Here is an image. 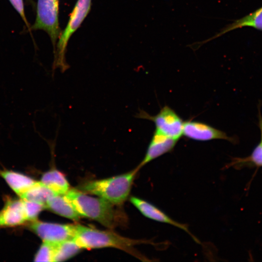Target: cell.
Instances as JSON below:
<instances>
[{
    "mask_svg": "<svg viewBox=\"0 0 262 262\" xmlns=\"http://www.w3.org/2000/svg\"><path fill=\"white\" fill-rule=\"evenodd\" d=\"M80 216L95 220L110 229L124 223L126 215L116 205L72 189L65 195Z\"/></svg>",
    "mask_w": 262,
    "mask_h": 262,
    "instance_id": "cell-1",
    "label": "cell"
},
{
    "mask_svg": "<svg viewBox=\"0 0 262 262\" xmlns=\"http://www.w3.org/2000/svg\"><path fill=\"white\" fill-rule=\"evenodd\" d=\"M140 169L137 166L125 174L88 181L80 187V191L97 196L114 204L120 205L127 199L134 180Z\"/></svg>",
    "mask_w": 262,
    "mask_h": 262,
    "instance_id": "cell-2",
    "label": "cell"
},
{
    "mask_svg": "<svg viewBox=\"0 0 262 262\" xmlns=\"http://www.w3.org/2000/svg\"><path fill=\"white\" fill-rule=\"evenodd\" d=\"M73 240L82 249L103 247H115L125 251L139 258L135 252L134 245L144 243L143 240H134L123 237L117 233L106 230L97 229L77 225Z\"/></svg>",
    "mask_w": 262,
    "mask_h": 262,
    "instance_id": "cell-3",
    "label": "cell"
},
{
    "mask_svg": "<svg viewBox=\"0 0 262 262\" xmlns=\"http://www.w3.org/2000/svg\"><path fill=\"white\" fill-rule=\"evenodd\" d=\"M91 4L92 0H77L70 13L67 25L58 39L54 53L53 69L59 68L61 71L64 72L69 67L66 60L68 42L88 15Z\"/></svg>",
    "mask_w": 262,
    "mask_h": 262,
    "instance_id": "cell-4",
    "label": "cell"
},
{
    "mask_svg": "<svg viewBox=\"0 0 262 262\" xmlns=\"http://www.w3.org/2000/svg\"><path fill=\"white\" fill-rule=\"evenodd\" d=\"M59 0H37L36 17L31 30H41L49 35L54 53L62 31L59 21Z\"/></svg>",
    "mask_w": 262,
    "mask_h": 262,
    "instance_id": "cell-5",
    "label": "cell"
},
{
    "mask_svg": "<svg viewBox=\"0 0 262 262\" xmlns=\"http://www.w3.org/2000/svg\"><path fill=\"white\" fill-rule=\"evenodd\" d=\"M135 117L153 121L156 130L178 141L182 135L184 121L168 106H164L155 115H150L146 111L140 110Z\"/></svg>",
    "mask_w": 262,
    "mask_h": 262,
    "instance_id": "cell-6",
    "label": "cell"
},
{
    "mask_svg": "<svg viewBox=\"0 0 262 262\" xmlns=\"http://www.w3.org/2000/svg\"><path fill=\"white\" fill-rule=\"evenodd\" d=\"M28 228L43 241L58 244L73 239L77 225L62 224L39 221L37 219L28 222Z\"/></svg>",
    "mask_w": 262,
    "mask_h": 262,
    "instance_id": "cell-7",
    "label": "cell"
},
{
    "mask_svg": "<svg viewBox=\"0 0 262 262\" xmlns=\"http://www.w3.org/2000/svg\"><path fill=\"white\" fill-rule=\"evenodd\" d=\"M130 200L144 216L152 220L169 224L181 229L187 233L196 242L199 244L198 239L191 232L186 225L174 220L156 206L136 196H131Z\"/></svg>",
    "mask_w": 262,
    "mask_h": 262,
    "instance_id": "cell-8",
    "label": "cell"
},
{
    "mask_svg": "<svg viewBox=\"0 0 262 262\" xmlns=\"http://www.w3.org/2000/svg\"><path fill=\"white\" fill-rule=\"evenodd\" d=\"M28 223L23 200L7 196L0 211V229L14 227Z\"/></svg>",
    "mask_w": 262,
    "mask_h": 262,
    "instance_id": "cell-9",
    "label": "cell"
},
{
    "mask_svg": "<svg viewBox=\"0 0 262 262\" xmlns=\"http://www.w3.org/2000/svg\"><path fill=\"white\" fill-rule=\"evenodd\" d=\"M182 135L187 138L199 141L214 139L233 141V139L229 137L225 132L206 123L197 121H184Z\"/></svg>",
    "mask_w": 262,
    "mask_h": 262,
    "instance_id": "cell-10",
    "label": "cell"
},
{
    "mask_svg": "<svg viewBox=\"0 0 262 262\" xmlns=\"http://www.w3.org/2000/svg\"><path fill=\"white\" fill-rule=\"evenodd\" d=\"M178 141L155 130L144 158L137 166L141 168L153 160L171 152Z\"/></svg>",
    "mask_w": 262,
    "mask_h": 262,
    "instance_id": "cell-11",
    "label": "cell"
},
{
    "mask_svg": "<svg viewBox=\"0 0 262 262\" xmlns=\"http://www.w3.org/2000/svg\"><path fill=\"white\" fill-rule=\"evenodd\" d=\"M45 208L59 215L78 221L79 214L71 202L65 195H54L47 201Z\"/></svg>",
    "mask_w": 262,
    "mask_h": 262,
    "instance_id": "cell-12",
    "label": "cell"
},
{
    "mask_svg": "<svg viewBox=\"0 0 262 262\" xmlns=\"http://www.w3.org/2000/svg\"><path fill=\"white\" fill-rule=\"evenodd\" d=\"M0 176L19 197L37 181L24 174L8 170H0Z\"/></svg>",
    "mask_w": 262,
    "mask_h": 262,
    "instance_id": "cell-13",
    "label": "cell"
},
{
    "mask_svg": "<svg viewBox=\"0 0 262 262\" xmlns=\"http://www.w3.org/2000/svg\"><path fill=\"white\" fill-rule=\"evenodd\" d=\"M40 181L56 194L65 195L70 189L69 184L65 176L55 168L43 173Z\"/></svg>",
    "mask_w": 262,
    "mask_h": 262,
    "instance_id": "cell-14",
    "label": "cell"
},
{
    "mask_svg": "<svg viewBox=\"0 0 262 262\" xmlns=\"http://www.w3.org/2000/svg\"><path fill=\"white\" fill-rule=\"evenodd\" d=\"M245 26L252 27L262 30V7L245 17L236 20L222 30L220 33L214 35V37L207 40L206 41L201 43V45L219 37L229 31Z\"/></svg>",
    "mask_w": 262,
    "mask_h": 262,
    "instance_id": "cell-15",
    "label": "cell"
},
{
    "mask_svg": "<svg viewBox=\"0 0 262 262\" xmlns=\"http://www.w3.org/2000/svg\"><path fill=\"white\" fill-rule=\"evenodd\" d=\"M54 195L56 194L40 181H37L20 198L38 202L44 204L45 206L47 200Z\"/></svg>",
    "mask_w": 262,
    "mask_h": 262,
    "instance_id": "cell-16",
    "label": "cell"
},
{
    "mask_svg": "<svg viewBox=\"0 0 262 262\" xmlns=\"http://www.w3.org/2000/svg\"><path fill=\"white\" fill-rule=\"evenodd\" d=\"M82 249L73 239L56 244L54 248L53 262L66 261L77 254Z\"/></svg>",
    "mask_w": 262,
    "mask_h": 262,
    "instance_id": "cell-17",
    "label": "cell"
},
{
    "mask_svg": "<svg viewBox=\"0 0 262 262\" xmlns=\"http://www.w3.org/2000/svg\"><path fill=\"white\" fill-rule=\"evenodd\" d=\"M55 244L43 241L34 257V262H53Z\"/></svg>",
    "mask_w": 262,
    "mask_h": 262,
    "instance_id": "cell-18",
    "label": "cell"
},
{
    "mask_svg": "<svg viewBox=\"0 0 262 262\" xmlns=\"http://www.w3.org/2000/svg\"><path fill=\"white\" fill-rule=\"evenodd\" d=\"M22 199L28 222L36 220L39 213L45 208V205L38 202Z\"/></svg>",
    "mask_w": 262,
    "mask_h": 262,
    "instance_id": "cell-19",
    "label": "cell"
},
{
    "mask_svg": "<svg viewBox=\"0 0 262 262\" xmlns=\"http://www.w3.org/2000/svg\"><path fill=\"white\" fill-rule=\"evenodd\" d=\"M249 161L253 164L262 166V142H261L254 149L251 155L245 159H236L232 162V165Z\"/></svg>",
    "mask_w": 262,
    "mask_h": 262,
    "instance_id": "cell-20",
    "label": "cell"
},
{
    "mask_svg": "<svg viewBox=\"0 0 262 262\" xmlns=\"http://www.w3.org/2000/svg\"><path fill=\"white\" fill-rule=\"evenodd\" d=\"M13 7L19 15L29 30H31L25 15L23 0H9Z\"/></svg>",
    "mask_w": 262,
    "mask_h": 262,
    "instance_id": "cell-21",
    "label": "cell"
},
{
    "mask_svg": "<svg viewBox=\"0 0 262 262\" xmlns=\"http://www.w3.org/2000/svg\"><path fill=\"white\" fill-rule=\"evenodd\" d=\"M259 120H260V122H259L260 127L261 131V142H262V118L261 115H260Z\"/></svg>",
    "mask_w": 262,
    "mask_h": 262,
    "instance_id": "cell-22",
    "label": "cell"
}]
</instances>
